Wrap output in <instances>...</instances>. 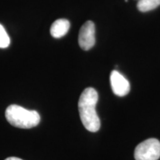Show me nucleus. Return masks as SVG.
Instances as JSON below:
<instances>
[{
    "instance_id": "obj_1",
    "label": "nucleus",
    "mask_w": 160,
    "mask_h": 160,
    "mask_svg": "<svg viewBox=\"0 0 160 160\" xmlns=\"http://www.w3.org/2000/svg\"><path fill=\"white\" fill-rule=\"evenodd\" d=\"M98 99L97 91L93 88H88L82 93L78 102L80 119L90 132H97L100 128V119L96 111Z\"/></svg>"
},
{
    "instance_id": "obj_2",
    "label": "nucleus",
    "mask_w": 160,
    "mask_h": 160,
    "mask_svg": "<svg viewBox=\"0 0 160 160\" xmlns=\"http://www.w3.org/2000/svg\"><path fill=\"white\" fill-rule=\"evenodd\" d=\"M5 117L11 125L24 129L36 127L40 122V115L37 111H29L17 105L7 108Z\"/></svg>"
},
{
    "instance_id": "obj_3",
    "label": "nucleus",
    "mask_w": 160,
    "mask_h": 160,
    "mask_svg": "<svg viewBox=\"0 0 160 160\" xmlns=\"http://www.w3.org/2000/svg\"><path fill=\"white\" fill-rule=\"evenodd\" d=\"M136 160H158L160 158V142L154 138L139 144L134 151Z\"/></svg>"
},
{
    "instance_id": "obj_4",
    "label": "nucleus",
    "mask_w": 160,
    "mask_h": 160,
    "mask_svg": "<svg viewBox=\"0 0 160 160\" xmlns=\"http://www.w3.org/2000/svg\"><path fill=\"white\" fill-rule=\"evenodd\" d=\"M95 25L92 21H87L80 28L79 45L84 51H88L95 45Z\"/></svg>"
},
{
    "instance_id": "obj_5",
    "label": "nucleus",
    "mask_w": 160,
    "mask_h": 160,
    "mask_svg": "<svg viewBox=\"0 0 160 160\" xmlns=\"http://www.w3.org/2000/svg\"><path fill=\"white\" fill-rule=\"evenodd\" d=\"M110 80H111L112 91L115 95L118 97H125L129 93L131 89L130 82L119 71H112Z\"/></svg>"
},
{
    "instance_id": "obj_6",
    "label": "nucleus",
    "mask_w": 160,
    "mask_h": 160,
    "mask_svg": "<svg viewBox=\"0 0 160 160\" xmlns=\"http://www.w3.org/2000/svg\"><path fill=\"white\" fill-rule=\"evenodd\" d=\"M70 27H71V24L68 19H57L52 24L51 27V34L56 39H59L67 34Z\"/></svg>"
},
{
    "instance_id": "obj_7",
    "label": "nucleus",
    "mask_w": 160,
    "mask_h": 160,
    "mask_svg": "<svg viewBox=\"0 0 160 160\" xmlns=\"http://www.w3.org/2000/svg\"><path fill=\"white\" fill-rule=\"evenodd\" d=\"M160 5V0H139L137 8L141 12H148L154 10Z\"/></svg>"
},
{
    "instance_id": "obj_8",
    "label": "nucleus",
    "mask_w": 160,
    "mask_h": 160,
    "mask_svg": "<svg viewBox=\"0 0 160 160\" xmlns=\"http://www.w3.org/2000/svg\"><path fill=\"white\" fill-rule=\"evenodd\" d=\"M11 39L5 29L0 24V48H6L10 45Z\"/></svg>"
},
{
    "instance_id": "obj_9",
    "label": "nucleus",
    "mask_w": 160,
    "mask_h": 160,
    "mask_svg": "<svg viewBox=\"0 0 160 160\" xmlns=\"http://www.w3.org/2000/svg\"><path fill=\"white\" fill-rule=\"evenodd\" d=\"M5 160H23V159H19V158H18V157H8V158H7V159H5Z\"/></svg>"
}]
</instances>
